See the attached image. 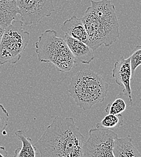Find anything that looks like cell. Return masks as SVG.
I'll list each match as a JSON object with an SVG mask.
<instances>
[{
	"label": "cell",
	"instance_id": "5",
	"mask_svg": "<svg viewBox=\"0 0 141 157\" xmlns=\"http://www.w3.org/2000/svg\"><path fill=\"white\" fill-rule=\"evenodd\" d=\"M20 20H14L6 28L0 43V65L15 64L20 59L28 44L30 33L23 29Z\"/></svg>",
	"mask_w": 141,
	"mask_h": 157
},
{
	"label": "cell",
	"instance_id": "6",
	"mask_svg": "<svg viewBox=\"0 0 141 157\" xmlns=\"http://www.w3.org/2000/svg\"><path fill=\"white\" fill-rule=\"evenodd\" d=\"M117 134L97 123L89 131V138L84 141L81 157H114L113 148Z\"/></svg>",
	"mask_w": 141,
	"mask_h": 157
},
{
	"label": "cell",
	"instance_id": "20",
	"mask_svg": "<svg viewBox=\"0 0 141 157\" xmlns=\"http://www.w3.org/2000/svg\"><path fill=\"white\" fill-rule=\"evenodd\" d=\"M9 1H16V0H9Z\"/></svg>",
	"mask_w": 141,
	"mask_h": 157
},
{
	"label": "cell",
	"instance_id": "10",
	"mask_svg": "<svg viewBox=\"0 0 141 157\" xmlns=\"http://www.w3.org/2000/svg\"><path fill=\"white\" fill-rule=\"evenodd\" d=\"M61 30L65 35L89 45V37L80 18L74 15L66 20L61 26Z\"/></svg>",
	"mask_w": 141,
	"mask_h": 157
},
{
	"label": "cell",
	"instance_id": "18",
	"mask_svg": "<svg viewBox=\"0 0 141 157\" xmlns=\"http://www.w3.org/2000/svg\"><path fill=\"white\" fill-rule=\"evenodd\" d=\"M8 153L6 150L5 147L0 146V157H7Z\"/></svg>",
	"mask_w": 141,
	"mask_h": 157
},
{
	"label": "cell",
	"instance_id": "14",
	"mask_svg": "<svg viewBox=\"0 0 141 157\" xmlns=\"http://www.w3.org/2000/svg\"><path fill=\"white\" fill-rule=\"evenodd\" d=\"M128 95H126L122 93L119 94L117 96L118 97V98H116L112 103L107 105L106 108L105 109V111L110 114H122V113L127 108V107L128 106H130V105L128 103L126 102L125 100L124 99Z\"/></svg>",
	"mask_w": 141,
	"mask_h": 157
},
{
	"label": "cell",
	"instance_id": "16",
	"mask_svg": "<svg viewBox=\"0 0 141 157\" xmlns=\"http://www.w3.org/2000/svg\"><path fill=\"white\" fill-rule=\"evenodd\" d=\"M130 58L132 76H133L136 68L141 65V45L136 46L131 52Z\"/></svg>",
	"mask_w": 141,
	"mask_h": 157
},
{
	"label": "cell",
	"instance_id": "9",
	"mask_svg": "<svg viewBox=\"0 0 141 157\" xmlns=\"http://www.w3.org/2000/svg\"><path fill=\"white\" fill-rule=\"evenodd\" d=\"M64 40L74 58L75 62L89 64L94 59V51L86 44L66 35H65Z\"/></svg>",
	"mask_w": 141,
	"mask_h": 157
},
{
	"label": "cell",
	"instance_id": "17",
	"mask_svg": "<svg viewBox=\"0 0 141 157\" xmlns=\"http://www.w3.org/2000/svg\"><path fill=\"white\" fill-rule=\"evenodd\" d=\"M9 114L4 106L0 103V133L4 136L7 135L6 128L8 125Z\"/></svg>",
	"mask_w": 141,
	"mask_h": 157
},
{
	"label": "cell",
	"instance_id": "19",
	"mask_svg": "<svg viewBox=\"0 0 141 157\" xmlns=\"http://www.w3.org/2000/svg\"><path fill=\"white\" fill-rule=\"evenodd\" d=\"M5 29H6L5 27L0 26V43H1V39H2V37L3 36V34L4 33Z\"/></svg>",
	"mask_w": 141,
	"mask_h": 157
},
{
	"label": "cell",
	"instance_id": "4",
	"mask_svg": "<svg viewBox=\"0 0 141 157\" xmlns=\"http://www.w3.org/2000/svg\"><path fill=\"white\" fill-rule=\"evenodd\" d=\"M35 52L39 62L52 63L61 73L70 71L76 63L66 42L54 30H46L40 35Z\"/></svg>",
	"mask_w": 141,
	"mask_h": 157
},
{
	"label": "cell",
	"instance_id": "1",
	"mask_svg": "<svg viewBox=\"0 0 141 157\" xmlns=\"http://www.w3.org/2000/svg\"><path fill=\"white\" fill-rule=\"evenodd\" d=\"M84 143L73 118L57 116L34 146L40 157H81Z\"/></svg>",
	"mask_w": 141,
	"mask_h": 157
},
{
	"label": "cell",
	"instance_id": "12",
	"mask_svg": "<svg viewBox=\"0 0 141 157\" xmlns=\"http://www.w3.org/2000/svg\"><path fill=\"white\" fill-rule=\"evenodd\" d=\"M19 14L16 1L0 0V26L6 28Z\"/></svg>",
	"mask_w": 141,
	"mask_h": 157
},
{
	"label": "cell",
	"instance_id": "11",
	"mask_svg": "<svg viewBox=\"0 0 141 157\" xmlns=\"http://www.w3.org/2000/svg\"><path fill=\"white\" fill-rule=\"evenodd\" d=\"M132 142V138L130 136L117 138L113 148L114 157H141V153Z\"/></svg>",
	"mask_w": 141,
	"mask_h": 157
},
{
	"label": "cell",
	"instance_id": "8",
	"mask_svg": "<svg viewBox=\"0 0 141 157\" xmlns=\"http://www.w3.org/2000/svg\"><path fill=\"white\" fill-rule=\"evenodd\" d=\"M112 77L115 78L117 84L124 87L122 93L132 98L130 82L133 76L130 57L125 58L122 56L115 63L112 70Z\"/></svg>",
	"mask_w": 141,
	"mask_h": 157
},
{
	"label": "cell",
	"instance_id": "3",
	"mask_svg": "<svg viewBox=\"0 0 141 157\" xmlns=\"http://www.w3.org/2000/svg\"><path fill=\"white\" fill-rule=\"evenodd\" d=\"M108 86L100 75L91 70L83 69L71 78L68 92L77 106L87 111L104 101Z\"/></svg>",
	"mask_w": 141,
	"mask_h": 157
},
{
	"label": "cell",
	"instance_id": "2",
	"mask_svg": "<svg viewBox=\"0 0 141 157\" xmlns=\"http://www.w3.org/2000/svg\"><path fill=\"white\" fill-rule=\"evenodd\" d=\"M91 6L80 18L87 32L88 46L94 51L101 45L110 47L120 37L115 7L109 0H91Z\"/></svg>",
	"mask_w": 141,
	"mask_h": 157
},
{
	"label": "cell",
	"instance_id": "7",
	"mask_svg": "<svg viewBox=\"0 0 141 157\" xmlns=\"http://www.w3.org/2000/svg\"><path fill=\"white\" fill-rule=\"evenodd\" d=\"M54 0H16L24 25L38 24L44 18L50 17L55 10Z\"/></svg>",
	"mask_w": 141,
	"mask_h": 157
},
{
	"label": "cell",
	"instance_id": "15",
	"mask_svg": "<svg viewBox=\"0 0 141 157\" xmlns=\"http://www.w3.org/2000/svg\"><path fill=\"white\" fill-rule=\"evenodd\" d=\"M99 123L104 128L112 129L121 127L125 124V122L122 114L114 115L108 114L101 120V123Z\"/></svg>",
	"mask_w": 141,
	"mask_h": 157
},
{
	"label": "cell",
	"instance_id": "13",
	"mask_svg": "<svg viewBox=\"0 0 141 157\" xmlns=\"http://www.w3.org/2000/svg\"><path fill=\"white\" fill-rule=\"evenodd\" d=\"M15 135L22 142V147L15 151L13 157H36V149L33 145L32 139L27 137L22 130L16 131Z\"/></svg>",
	"mask_w": 141,
	"mask_h": 157
}]
</instances>
